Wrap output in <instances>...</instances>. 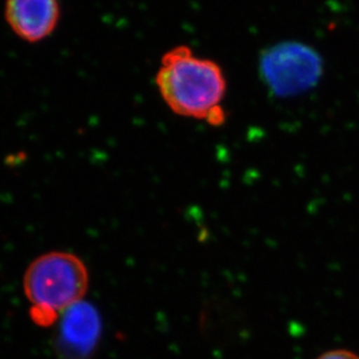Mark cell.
<instances>
[{
  "instance_id": "obj_1",
  "label": "cell",
  "mask_w": 359,
  "mask_h": 359,
  "mask_svg": "<svg viewBox=\"0 0 359 359\" xmlns=\"http://www.w3.org/2000/svg\"><path fill=\"white\" fill-rule=\"evenodd\" d=\"M156 88L167 107L181 117L219 126L226 119L224 72L212 60L180 45L163 54L156 75Z\"/></svg>"
},
{
  "instance_id": "obj_2",
  "label": "cell",
  "mask_w": 359,
  "mask_h": 359,
  "mask_svg": "<svg viewBox=\"0 0 359 359\" xmlns=\"http://www.w3.org/2000/svg\"><path fill=\"white\" fill-rule=\"evenodd\" d=\"M22 286L32 306V321L47 328L55 325L65 311L83 301L89 272L80 257L53 251L32 262L25 272Z\"/></svg>"
},
{
  "instance_id": "obj_3",
  "label": "cell",
  "mask_w": 359,
  "mask_h": 359,
  "mask_svg": "<svg viewBox=\"0 0 359 359\" xmlns=\"http://www.w3.org/2000/svg\"><path fill=\"white\" fill-rule=\"evenodd\" d=\"M260 70L276 95H294L318 82L321 76V57L306 45L283 42L264 54Z\"/></svg>"
},
{
  "instance_id": "obj_4",
  "label": "cell",
  "mask_w": 359,
  "mask_h": 359,
  "mask_svg": "<svg viewBox=\"0 0 359 359\" xmlns=\"http://www.w3.org/2000/svg\"><path fill=\"white\" fill-rule=\"evenodd\" d=\"M59 0H5V19L24 41H42L59 24Z\"/></svg>"
},
{
  "instance_id": "obj_5",
  "label": "cell",
  "mask_w": 359,
  "mask_h": 359,
  "mask_svg": "<svg viewBox=\"0 0 359 359\" xmlns=\"http://www.w3.org/2000/svg\"><path fill=\"white\" fill-rule=\"evenodd\" d=\"M100 320L96 309L79 302L62 314L57 348L68 359H84L93 353L100 339Z\"/></svg>"
},
{
  "instance_id": "obj_6",
  "label": "cell",
  "mask_w": 359,
  "mask_h": 359,
  "mask_svg": "<svg viewBox=\"0 0 359 359\" xmlns=\"http://www.w3.org/2000/svg\"><path fill=\"white\" fill-rule=\"evenodd\" d=\"M318 359H359V356L349 350L336 349L322 353Z\"/></svg>"
}]
</instances>
